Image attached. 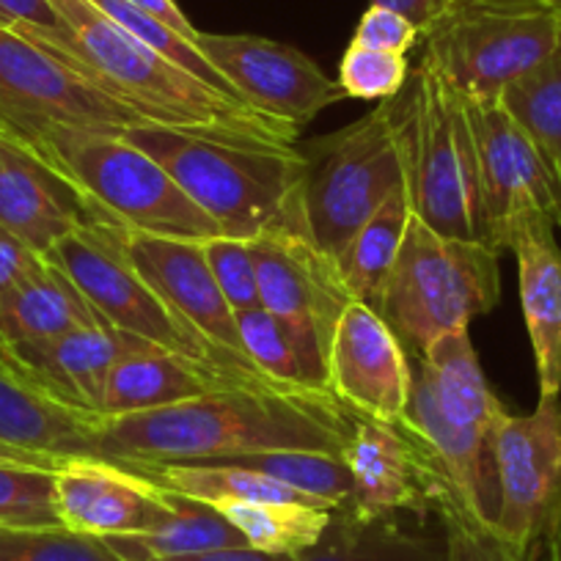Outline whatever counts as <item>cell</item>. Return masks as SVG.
<instances>
[{
	"label": "cell",
	"instance_id": "1",
	"mask_svg": "<svg viewBox=\"0 0 561 561\" xmlns=\"http://www.w3.org/2000/svg\"><path fill=\"white\" fill-rule=\"evenodd\" d=\"M355 415L328 388L245 380L198 399L102 419L96 457L138 462H234L264 451H328L342 457Z\"/></svg>",
	"mask_w": 561,
	"mask_h": 561
},
{
	"label": "cell",
	"instance_id": "2",
	"mask_svg": "<svg viewBox=\"0 0 561 561\" xmlns=\"http://www.w3.org/2000/svg\"><path fill=\"white\" fill-rule=\"evenodd\" d=\"M53 7L67 25L61 36H42L34 31H20V34H28L61 50L102 89L111 91L140 116H147L149 122L213 135V138L240 140V144L280 149L298 147V127L264 116L248 102L231 100L209 89L191 72L174 67L163 56L149 50L144 42L118 28L91 0H53Z\"/></svg>",
	"mask_w": 561,
	"mask_h": 561
},
{
	"label": "cell",
	"instance_id": "3",
	"mask_svg": "<svg viewBox=\"0 0 561 561\" xmlns=\"http://www.w3.org/2000/svg\"><path fill=\"white\" fill-rule=\"evenodd\" d=\"M124 135L174 176L224 237L256 240L273 229H306L300 147L240 144L165 124H144Z\"/></svg>",
	"mask_w": 561,
	"mask_h": 561
},
{
	"label": "cell",
	"instance_id": "4",
	"mask_svg": "<svg viewBox=\"0 0 561 561\" xmlns=\"http://www.w3.org/2000/svg\"><path fill=\"white\" fill-rule=\"evenodd\" d=\"M23 147L39 154L89 209L124 231L204 242L220 229L174 176L124 133L102 129H47Z\"/></svg>",
	"mask_w": 561,
	"mask_h": 561
},
{
	"label": "cell",
	"instance_id": "5",
	"mask_svg": "<svg viewBox=\"0 0 561 561\" xmlns=\"http://www.w3.org/2000/svg\"><path fill=\"white\" fill-rule=\"evenodd\" d=\"M397 107L413 215L446 237L484 242L477 147L466 100L421 61L397 96Z\"/></svg>",
	"mask_w": 561,
	"mask_h": 561
},
{
	"label": "cell",
	"instance_id": "6",
	"mask_svg": "<svg viewBox=\"0 0 561 561\" xmlns=\"http://www.w3.org/2000/svg\"><path fill=\"white\" fill-rule=\"evenodd\" d=\"M499 298V251L493 245L446 237L413 215L377 314L404 347L421 355L444 333L466 331L473 317L493 311Z\"/></svg>",
	"mask_w": 561,
	"mask_h": 561
},
{
	"label": "cell",
	"instance_id": "7",
	"mask_svg": "<svg viewBox=\"0 0 561 561\" xmlns=\"http://www.w3.org/2000/svg\"><path fill=\"white\" fill-rule=\"evenodd\" d=\"M300 198L311 240L336 259L404 182L397 100L380 102L350 127L306 149Z\"/></svg>",
	"mask_w": 561,
	"mask_h": 561
},
{
	"label": "cell",
	"instance_id": "8",
	"mask_svg": "<svg viewBox=\"0 0 561 561\" xmlns=\"http://www.w3.org/2000/svg\"><path fill=\"white\" fill-rule=\"evenodd\" d=\"M149 122L47 42L0 23V133L31 140L47 129L127 133Z\"/></svg>",
	"mask_w": 561,
	"mask_h": 561
},
{
	"label": "cell",
	"instance_id": "9",
	"mask_svg": "<svg viewBox=\"0 0 561 561\" xmlns=\"http://www.w3.org/2000/svg\"><path fill=\"white\" fill-rule=\"evenodd\" d=\"M45 259L72 280L96 311V317L107 322L113 331L127 333L152 347L185 355V358L237 369L229 360L220 358L196 331H191L149 287V280L129 262L118 226L105 224V220H85L72 234L64 237ZM245 375H256V371H245Z\"/></svg>",
	"mask_w": 561,
	"mask_h": 561
},
{
	"label": "cell",
	"instance_id": "10",
	"mask_svg": "<svg viewBox=\"0 0 561 561\" xmlns=\"http://www.w3.org/2000/svg\"><path fill=\"white\" fill-rule=\"evenodd\" d=\"M561 12H451L430 25L424 58L466 102H493L553 53Z\"/></svg>",
	"mask_w": 561,
	"mask_h": 561
},
{
	"label": "cell",
	"instance_id": "11",
	"mask_svg": "<svg viewBox=\"0 0 561 561\" xmlns=\"http://www.w3.org/2000/svg\"><path fill=\"white\" fill-rule=\"evenodd\" d=\"M477 147L484 242L512 245L526 220L548 218L561 229V185L537 144L499 100L466 102Z\"/></svg>",
	"mask_w": 561,
	"mask_h": 561
},
{
	"label": "cell",
	"instance_id": "12",
	"mask_svg": "<svg viewBox=\"0 0 561 561\" xmlns=\"http://www.w3.org/2000/svg\"><path fill=\"white\" fill-rule=\"evenodd\" d=\"M499 520L493 537L534 553L561 501V397L539 399L526 415L501 413L493 433Z\"/></svg>",
	"mask_w": 561,
	"mask_h": 561
},
{
	"label": "cell",
	"instance_id": "13",
	"mask_svg": "<svg viewBox=\"0 0 561 561\" xmlns=\"http://www.w3.org/2000/svg\"><path fill=\"white\" fill-rule=\"evenodd\" d=\"M196 47L248 105L298 129L347 96L309 56L264 36L198 31Z\"/></svg>",
	"mask_w": 561,
	"mask_h": 561
},
{
	"label": "cell",
	"instance_id": "14",
	"mask_svg": "<svg viewBox=\"0 0 561 561\" xmlns=\"http://www.w3.org/2000/svg\"><path fill=\"white\" fill-rule=\"evenodd\" d=\"M251 242L262 309L287 322L309 347L328 358L331 333L350 298L336 259L309 229H273Z\"/></svg>",
	"mask_w": 561,
	"mask_h": 561
},
{
	"label": "cell",
	"instance_id": "15",
	"mask_svg": "<svg viewBox=\"0 0 561 561\" xmlns=\"http://www.w3.org/2000/svg\"><path fill=\"white\" fill-rule=\"evenodd\" d=\"M325 382L355 419L397 424L408 413L413 364L391 325L371 306L350 300L328 344Z\"/></svg>",
	"mask_w": 561,
	"mask_h": 561
},
{
	"label": "cell",
	"instance_id": "16",
	"mask_svg": "<svg viewBox=\"0 0 561 561\" xmlns=\"http://www.w3.org/2000/svg\"><path fill=\"white\" fill-rule=\"evenodd\" d=\"M56 510L64 528L116 539L152 534L180 510V495L102 457H69L56 471Z\"/></svg>",
	"mask_w": 561,
	"mask_h": 561
},
{
	"label": "cell",
	"instance_id": "17",
	"mask_svg": "<svg viewBox=\"0 0 561 561\" xmlns=\"http://www.w3.org/2000/svg\"><path fill=\"white\" fill-rule=\"evenodd\" d=\"M122 242L135 270L149 280V287L191 331H196L231 366L256 371L242 353L237 314L220 293L202 242L138 234V231L124 229Z\"/></svg>",
	"mask_w": 561,
	"mask_h": 561
},
{
	"label": "cell",
	"instance_id": "18",
	"mask_svg": "<svg viewBox=\"0 0 561 561\" xmlns=\"http://www.w3.org/2000/svg\"><path fill=\"white\" fill-rule=\"evenodd\" d=\"M102 415L58 397L0 344V444L56 457H96Z\"/></svg>",
	"mask_w": 561,
	"mask_h": 561
},
{
	"label": "cell",
	"instance_id": "19",
	"mask_svg": "<svg viewBox=\"0 0 561 561\" xmlns=\"http://www.w3.org/2000/svg\"><path fill=\"white\" fill-rule=\"evenodd\" d=\"M91 220L78 193L20 140L0 133V226L47 256Z\"/></svg>",
	"mask_w": 561,
	"mask_h": 561
},
{
	"label": "cell",
	"instance_id": "20",
	"mask_svg": "<svg viewBox=\"0 0 561 561\" xmlns=\"http://www.w3.org/2000/svg\"><path fill=\"white\" fill-rule=\"evenodd\" d=\"M342 460L353 479V495L344 510L353 520L380 523L393 512L430 504L419 451L397 424L358 419Z\"/></svg>",
	"mask_w": 561,
	"mask_h": 561
},
{
	"label": "cell",
	"instance_id": "21",
	"mask_svg": "<svg viewBox=\"0 0 561 561\" xmlns=\"http://www.w3.org/2000/svg\"><path fill=\"white\" fill-rule=\"evenodd\" d=\"M259 377L262 375H245L229 366L185 358L152 344H138L113 364L102 391L100 415L118 419V415L149 413Z\"/></svg>",
	"mask_w": 561,
	"mask_h": 561
},
{
	"label": "cell",
	"instance_id": "22",
	"mask_svg": "<svg viewBox=\"0 0 561 561\" xmlns=\"http://www.w3.org/2000/svg\"><path fill=\"white\" fill-rule=\"evenodd\" d=\"M517 289L537 364L539 399L561 397V245L556 224L531 218L512 237Z\"/></svg>",
	"mask_w": 561,
	"mask_h": 561
},
{
	"label": "cell",
	"instance_id": "23",
	"mask_svg": "<svg viewBox=\"0 0 561 561\" xmlns=\"http://www.w3.org/2000/svg\"><path fill=\"white\" fill-rule=\"evenodd\" d=\"M138 344L144 342L113 331L107 322L96 320L91 325H80L64 336L20 350L14 355L36 377H42L58 397L91 410V413H100L102 391H105L113 364Z\"/></svg>",
	"mask_w": 561,
	"mask_h": 561
},
{
	"label": "cell",
	"instance_id": "24",
	"mask_svg": "<svg viewBox=\"0 0 561 561\" xmlns=\"http://www.w3.org/2000/svg\"><path fill=\"white\" fill-rule=\"evenodd\" d=\"M96 320L100 317L80 295V289L45 259L0 304V344L20 353Z\"/></svg>",
	"mask_w": 561,
	"mask_h": 561
},
{
	"label": "cell",
	"instance_id": "25",
	"mask_svg": "<svg viewBox=\"0 0 561 561\" xmlns=\"http://www.w3.org/2000/svg\"><path fill=\"white\" fill-rule=\"evenodd\" d=\"M433 386L435 402L446 424L471 435H493L499 424L501 402L488 386L479 355L466 331H451L435 339L419 355Z\"/></svg>",
	"mask_w": 561,
	"mask_h": 561
},
{
	"label": "cell",
	"instance_id": "26",
	"mask_svg": "<svg viewBox=\"0 0 561 561\" xmlns=\"http://www.w3.org/2000/svg\"><path fill=\"white\" fill-rule=\"evenodd\" d=\"M410 218H413V207H410L408 187L402 182L375 209V215L360 224V229L350 237L344 251L336 256L339 275H342L350 298L371 306L375 311L380 309L382 289H386L393 262L402 251Z\"/></svg>",
	"mask_w": 561,
	"mask_h": 561
},
{
	"label": "cell",
	"instance_id": "27",
	"mask_svg": "<svg viewBox=\"0 0 561 561\" xmlns=\"http://www.w3.org/2000/svg\"><path fill=\"white\" fill-rule=\"evenodd\" d=\"M237 531L248 548L270 556L300 559L322 542L336 512L295 501H220L213 504Z\"/></svg>",
	"mask_w": 561,
	"mask_h": 561
},
{
	"label": "cell",
	"instance_id": "28",
	"mask_svg": "<svg viewBox=\"0 0 561 561\" xmlns=\"http://www.w3.org/2000/svg\"><path fill=\"white\" fill-rule=\"evenodd\" d=\"M237 331L242 353L259 375L280 386L328 388L325 358L267 309L259 306L237 314Z\"/></svg>",
	"mask_w": 561,
	"mask_h": 561
},
{
	"label": "cell",
	"instance_id": "29",
	"mask_svg": "<svg viewBox=\"0 0 561 561\" xmlns=\"http://www.w3.org/2000/svg\"><path fill=\"white\" fill-rule=\"evenodd\" d=\"M124 561H158L171 556L207 553V550L248 548L245 537L209 506L180 495V510L165 526L140 537L105 539Z\"/></svg>",
	"mask_w": 561,
	"mask_h": 561
},
{
	"label": "cell",
	"instance_id": "30",
	"mask_svg": "<svg viewBox=\"0 0 561 561\" xmlns=\"http://www.w3.org/2000/svg\"><path fill=\"white\" fill-rule=\"evenodd\" d=\"M499 102L537 144L561 185V36L553 53L506 85Z\"/></svg>",
	"mask_w": 561,
	"mask_h": 561
},
{
	"label": "cell",
	"instance_id": "31",
	"mask_svg": "<svg viewBox=\"0 0 561 561\" xmlns=\"http://www.w3.org/2000/svg\"><path fill=\"white\" fill-rule=\"evenodd\" d=\"M237 466L253 468L275 482L287 484L298 493L309 495L331 512H344L353 495V479L339 455L328 451H264L234 460Z\"/></svg>",
	"mask_w": 561,
	"mask_h": 561
},
{
	"label": "cell",
	"instance_id": "32",
	"mask_svg": "<svg viewBox=\"0 0 561 561\" xmlns=\"http://www.w3.org/2000/svg\"><path fill=\"white\" fill-rule=\"evenodd\" d=\"M91 3H94V7L100 9L107 20H113L118 28H124L129 36H135L138 42H144L149 50H154L158 56H163L165 61H171L174 67L191 72L193 78H198L202 83H207L209 89L220 91V94L231 96V100L245 102L234 89H231L229 83H226L224 75H220L218 69L207 61V58H204V53L198 50L196 42L185 39V36H180L176 31H171L169 25H163L160 20L149 18L147 12H140L138 7H133L129 0H91Z\"/></svg>",
	"mask_w": 561,
	"mask_h": 561
},
{
	"label": "cell",
	"instance_id": "33",
	"mask_svg": "<svg viewBox=\"0 0 561 561\" xmlns=\"http://www.w3.org/2000/svg\"><path fill=\"white\" fill-rule=\"evenodd\" d=\"M382 523H358L347 512H336L322 542L298 561H419L415 542L388 531Z\"/></svg>",
	"mask_w": 561,
	"mask_h": 561
},
{
	"label": "cell",
	"instance_id": "34",
	"mask_svg": "<svg viewBox=\"0 0 561 561\" xmlns=\"http://www.w3.org/2000/svg\"><path fill=\"white\" fill-rule=\"evenodd\" d=\"M0 561H124L105 539L69 528L0 526Z\"/></svg>",
	"mask_w": 561,
	"mask_h": 561
},
{
	"label": "cell",
	"instance_id": "35",
	"mask_svg": "<svg viewBox=\"0 0 561 561\" xmlns=\"http://www.w3.org/2000/svg\"><path fill=\"white\" fill-rule=\"evenodd\" d=\"M0 526H61L56 510V473L0 466Z\"/></svg>",
	"mask_w": 561,
	"mask_h": 561
},
{
	"label": "cell",
	"instance_id": "36",
	"mask_svg": "<svg viewBox=\"0 0 561 561\" xmlns=\"http://www.w3.org/2000/svg\"><path fill=\"white\" fill-rule=\"evenodd\" d=\"M408 78V56H393V53L371 50V47H360L350 42L342 61H339L336 83L353 100L388 102L402 94Z\"/></svg>",
	"mask_w": 561,
	"mask_h": 561
},
{
	"label": "cell",
	"instance_id": "37",
	"mask_svg": "<svg viewBox=\"0 0 561 561\" xmlns=\"http://www.w3.org/2000/svg\"><path fill=\"white\" fill-rule=\"evenodd\" d=\"M202 248L220 293H224L226 304L234 309V314L259 309L262 298H259L256 262H253L251 242L218 234L204 240Z\"/></svg>",
	"mask_w": 561,
	"mask_h": 561
},
{
	"label": "cell",
	"instance_id": "38",
	"mask_svg": "<svg viewBox=\"0 0 561 561\" xmlns=\"http://www.w3.org/2000/svg\"><path fill=\"white\" fill-rule=\"evenodd\" d=\"M446 553L444 561H531L534 553H517L484 528L473 526L457 512H444Z\"/></svg>",
	"mask_w": 561,
	"mask_h": 561
},
{
	"label": "cell",
	"instance_id": "39",
	"mask_svg": "<svg viewBox=\"0 0 561 561\" xmlns=\"http://www.w3.org/2000/svg\"><path fill=\"white\" fill-rule=\"evenodd\" d=\"M419 39H421V28L415 23H410L404 14L371 3V7L360 14V23L358 28H355L353 45L393 53V56H408Z\"/></svg>",
	"mask_w": 561,
	"mask_h": 561
},
{
	"label": "cell",
	"instance_id": "40",
	"mask_svg": "<svg viewBox=\"0 0 561 561\" xmlns=\"http://www.w3.org/2000/svg\"><path fill=\"white\" fill-rule=\"evenodd\" d=\"M0 23L42 36H61L67 31L53 0H0Z\"/></svg>",
	"mask_w": 561,
	"mask_h": 561
},
{
	"label": "cell",
	"instance_id": "41",
	"mask_svg": "<svg viewBox=\"0 0 561 561\" xmlns=\"http://www.w3.org/2000/svg\"><path fill=\"white\" fill-rule=\"evenodd\" d=\"M45 256L25 245L23 240L0 226V304L14 293V289L34 273Z\"/></svg>",
	"mask_w": 561,
	"mask_h": 561
},
{
	"label": "cell",
	"instance_id": "42",
	"mask_svg": "<svg viewBox=\"0 0 561 561\" xmlns=\"http://www.w3.org/2000/svg\"><path fill=\"white\" fill-rule=\"evenodd\" d=\"M451 12H561V0H449L444 14Z\"/></svg>",
	"mask_w": 561,
	"mask_h": 561
},
{
	"label": "cell",
	"instance_id": "43",
	"mask_svg": "<svg viewBox=\"0 0 561 561\" xmlns=\"http://www.w3.org/2000/svg\"><path fill=\"white\" fill-rule=\"evenodd\" d=\"M371 3L404 14L410 23L419 25L421 36H424L430 31V25L446 12V3H449V0H371Z\"/></svg>",
	"mask_w": 561,
	"mask_h": 561
},
{
	"label": "cell",
	"instance_id": "44",
	"mask_svg": "<svg viewBox=\"0 0 561 561\" xmlns=\"http://www.w3.org/2000/svg\"><path fill=\"white\" fill-rule=\"evenodd\" d=\"M129 3H133V7H138L140 12H147L149 18L160 20L163 25H169L171 31H176V34L185 36V39L196 42L198 28H193V23L185 18V12L176 7V0H129Z\"/></svg>",
	"mask_w": 561,
	"mask_h": 561
},
{
	"label": "cell",
	"instance_id": "45",
	"mask_svg": "<svg viewBox=\"0 0 561 561\" xmlns=\"http://www.w3.org/2000/svg\"><path fill=\"white\" fill-rule=\"evenodd\" d=\"M64 460H69V457H56L45 455V451H31L12 444H0V466L3 468H34V471L56 473L64 466Z\"/></svg>",
	"mask_w": 561,
	"mask_h": 561
},
{
	"label": "cell",
	"instance_id": "46",
	"mask_svg": "<svg viewBox=\"0 0 561 561\" xmlns=\"http://www.w3.org/2000/svg\"><path fill=\"white\" fill-rule=\"evenodd\" d=\"M158 561H298L289 556H270L253 548H224V550H207V553H191V556H171V559Z\"/></svg>",
	"mask_w": 561,
	"mask_h": 561
},
{
	"label": "cell",
	"instance_id": "47",
	"mask_svg": "<svg viewBox=\"0 0 561 561\" xmlns=\"http://www.w3.org/2000/svg\"><path fill=\"white\" fill-rule=\"evenodd\" d=\"M550 537H553V561H561V501L556 506V515L548 526Z\"/></svg>",
	"mask_w": 561,
	"mask_h": 561
}]
</instances>
